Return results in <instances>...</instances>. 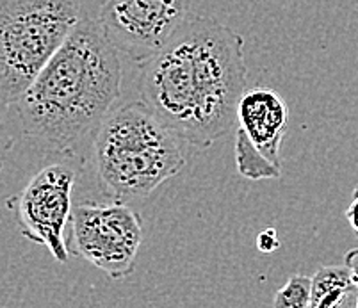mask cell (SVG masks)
Returning <instances> with one entry per match:
<instances>
[{"mask_svg": "<svg viewBox=\"0 0 358 308\" xmlns=\"http://www.w3.org/2000/svg\"><path fill=\"white\" fill-rule=\"evenodd\" d=\"M9 145H6L4 135H2V126H0V170H2V164H4V155L6 150H8Z\"/></svg>", "mask_w": 358, "mask_h": 308, "instance_id": "cell-13", "label": "cell"}, {"mask_svg": "<svg viewBox=\"0 0 358 308\" xmlns=\"http://www.w3.org/2000/svg\"><path fill=\"white\" fill-rule=\"evenodd\" d=\"M80 22V0H0V102L13 105Z\"/></svg>", "mask_w": 358, "mask_h": 308, "instance_id": "cell-4", "label": "cell"}, {"mask_svg": "<svg viewBox=\"0 0 358 308\" xmlns=\"http://www.w3.org/2000/svg\"><path fill=\"white\" fill-rule=\"evenodd\" d=\"M75 173L64 164H50L29 180L27 186L15 196H9L6 205L15 216L25 239L41 244L61 264L70 258L66 226L71 217V191Z\"/></svg>", "mask_w": 358, "mask_h": 308, "instance_id": "cell-7", "label": "cell"}, {"mask_svg": "<svg viewBox=\"0 0 358 308\" xmlns=\"http://www.w3.org/2000/svg\"><path fill=\"white\" fill-rule=\"evenodd\" d=\"M234 155L237 171L250 180L278 178L280 147L287 132L289 107L271 87L246 89L237 105Z\"/></svg>", "mask_w": 358, "mask_h": 308, "instance_id": "cell-8", "label": "cell"}, {"mask_svg": "<svg viewBox=\"0 0 358 308\" xmlns=\"http://www.w3.org/2000/svg\"><path fill=\"white\" fill-rule=\"evenodd\" d=\"M335 308H357V294H353L350 300H346L343 305H338V307Z\"/></svg>", "mask_w": 358, "mask_h": 308, "instance_id": "cell-14", "label": "cell"}, {"mask_svg": "<svg viewBox=\"0 0 358 308\" xmlns=\"http://www.w3.org/2000/svg\"><path fill=\"white\" fill-rule=\"evenodd\" d=\"M346 219L350 223L351 230L355 232V235L358 237V186L355 187L353 196H351V203L346 209Z\"/></svg>", "mask_w": 358, "mask_h": 308, "instance_id": "cell-11", "label": "cell"}, {"mask_svg": "<svg viewBox=\"0 0 358 308\" xmlns=\"http://www.w3.org/2000/svg\"><path fill=\"white\" fill-rule=\"evenodd\" d=\"M120 52L96 20L83 18L63 47L13 103L25 135L73 155L122 95Z\"/></svg>", "mask_w": 358, "mask_h": 308, "instance_id": "cell-2", "label": "cell"}, {"mask_svg": "<svg viewBox=\"0 0 358 308\" xmlns=\"http://www.w3.org/2000/svg\"><path fill=\"white\" fill-rule=\"evenodd\" d=\"M280 248V239L275 228H266L257 235V249L260 253H273Z\"/></svg>", "mask_w": 358, "mask_h": 308, "instance_id": "cell-10", "label": "cell"}, {"mask_svg": "<svg viewBox=\"0 0 358 308\" xmlns=\"http://www.w3.org/2000/svg\"><path fill=\"white\" fill-rule=\"evenodd\" d=\"M178 141L143 102L110 112L95 134V164L103 193L116 203L154 193L185 166Z\"/></svg>", "mask_w": 358, "mask_h": 308, "instance_id": "cell-3", "label": "cell"}, {"mask_svg": "<svg viewBox=\"0 0 358 308\" xmlns=\"http://www.w3.org/2000/svg\"><path fill=\"white\" fill-rule=\"evenodd\" d=\"M248 84L244 40L207 16H189L157 56L143 63L141 102L180 141L209 148L232 129Z\"/></svg>", "mask_w": 358, "mask_h": 308, "instance_id": "cell-1", "label": "cell"}, {"mask_svg": "<svg viewBox=\"0 0 358 308\" xmlns=\"http://www.w3.org/2000/svg\"><path fill=\"white\" fill-rule=\"evenodd\" d=\"M189 18V0H103L99 25L120 54L146 63Z\"/></svg>", "mask_w": 358, "mask_h": 308, "instance_id": "cell-6", "label": "cell"}, {"mask_svg": "<svg viewBox=\"0 0 358 308\" xmlns=\"http://www.w3.org/2000/svg\"><path fill=\"white\" fill-rule=\"evenodd\" d=\"M344 265L351 271L353 274V281L355 287H357V308H358V248L350 249L346 253V257H344Z\"/></svg>", "mask_w": 358, "mask_h": 308, "instance_id": "cell-12", "label": "cell"}, {"mask_svg": "<svg viewBox=\"0 0 358 308\" xmlns=\"http://www.w3.org/2000/svg\"><path fill=\"white\" fill-rule=\"evenodd\" d=\"M312 300V278L292 274L287 284L278 288L273 298V308H308Z\"/></svg>", "mask_w": 358, "mask_h": 308, "instance_id": "cell-9", "label": "cell"}, {"mask_svg": "<svg viewBox=\"0 0 358 308\" xmlns=\"http://www.w3.org/2000/svg\"><path fill=\"white\" fill-rule=\"evenodd\" d=\"M141 241V217L125 203L84 202L71 210L68 251L99 267L113 280L129 277L134 271Z\"/></svg>", "mask_w": 358, "mask_h": 308, "instance_id": "cell-5", "label": "cell"}]
</instances>
